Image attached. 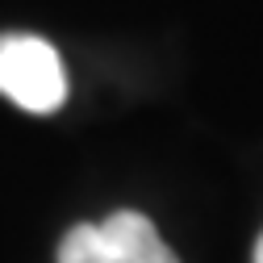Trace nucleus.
Here are the masks:
<instances>
[{"label":"nucleus","instance_id":"obj_3","mask_svg":"<svg viewBox=\"0 0 263 263\" xmlns=\"http://www.w3.org/2000/svg\"><path fill=\"white\" fill-rule=\"evenodd\" d=\"M251 263H263V234H259V242H255V255H251Z\"/></svg>","mask_w":263,"mask_h":263},{"label":"nucleus","instance_id":"obj_2","mask_svg":"<svg viewBox=\"0 0 263 263\" xmlns=\"http://www.w3.org/2000/svg\"><path fill=\"white\" fill-rule=\"evenodd\" d=\"M0 96L25 113H54L67 101L59 50L38 34H0Z\"/></svg>","mask_w":263,"mask_h":263},{"label":"nucleus","instance_id":"obj_1","mask_svg":"<svg viewBox=\"0 0 263 263\" xmlns=\"http://www.w3.org/2000/svg\"><path fill=\"white\" fill-rule=\"evenodd\" d=\"M59 263H180L151 217L117 209L105 221L71 226L59 242Z\"/></svg>","mask_w":263,"mask_h":263}]
</instances>
